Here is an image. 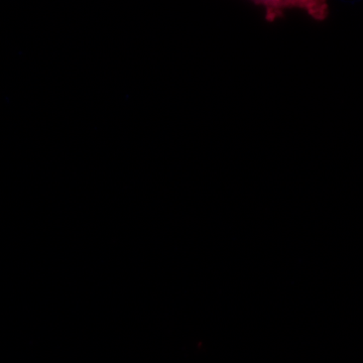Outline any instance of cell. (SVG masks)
<instances>
[{
	"mask_svg": "<svg viewBox=\"0 0 363 363\" xmlns=\"http://www.w3.org/2000/svg\"><path fill=\"white\" fill-rule=\"evenodd\" d=\"M257 6L264 7L266 20L272 23L284 16L289 9L304 11L313 20L323 21L328 18L327 0H252Z\"/></svg>",
	"mask_w": 363,
	"mask_h": 363,
	"instance_id": "1",
	"label": "cell"
}]
</instances>
